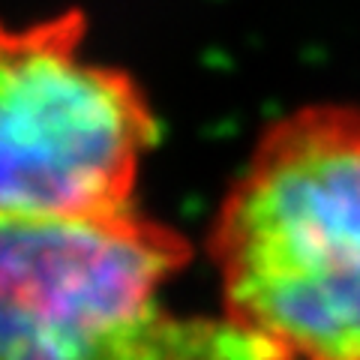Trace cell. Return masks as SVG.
I'll list each match as a JSON object with an SVG mask.
<instances>
[{
  "label": "cell",
  "instance_id": "1",
  "mask_svg": "<svg viewBox=\"0 0 360 360\" xmlns=\"http://www.w3.org/2000/svg\"><path fill=\"white\" fill-rule=\"evenodd\" d=\"M222 315L283 360H360V105L274 120L207 234Z\"/></svg>",
  "mask_w": 360,
  "mask_h": 360
},
{
  "label": "cell",
  "instance_id": "3",
  "mask_svg": "<svg viewBox=\"0 0 360 360\" xmlns=\"http://www.w3.org/2000/svg\"><path fill=\"white\" fill-rule=\"evenodd\" d=\"M78 6L0 18V217L135 205L160 139L148 90L90 51Z\"/></svg>",
  "mask_w": 360,
  "mask_h": 360
},
{
  "label": "cell",
  "instance_id": "2",
  "mask_svg": "<svg viewBox=\"0 0 360 360\" xmlns=\"http://www.w3.org/2000/svg\"><path fill=\"white\" fill-rule=\"evenodd\" d=\"M189 258L135 205L0 217V360H283L229 315L168 307Z\"/></svg>",
  "mask_w": 360,
  "mask_h": 360
}]
</instances>
